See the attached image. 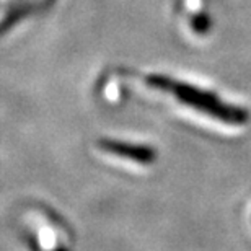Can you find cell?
<instances>
[{
	"label": "cell",
	"mask_w": 251,
	"mask_h": 251,
	"mask_svg": "<svg viewBox=\"0 0 251 251\" xmlns=\"http://www.w3.org/2000/svg\"><path fill=\"white\" fill-rule=\"evenodd\" d=\"M149 83L155 88L163 90V92L173 93L186 106L194 108L196 111L207 114V116L217 119L224 124L243 126L250 121V113L245 108L225 103L217 95L207 92V90L181 82H173V80L163 77V75H152L149 78Z\"/></svg>",
	"instance_id": "6da1fadb"
},
{
	"label": "cell",
	"mask_w": 251,
	"mask_h": 251,
	"mask_svg": "<svg viewBox=\"0 0 251 251\" xmlns=\"http://www.w3.org/2000/svg\"><path fill=\"white\" fill-rule=\"evenodd\" d=\"M100 147L106 152H111L118 157L132 160L137 163H153L157 158V153L152 147H145V145H134V144H126V142H118V140H101Z\"/></svg>",
	"instance_id": "7a4b0ae2"
},
{
	"label": "cell",
	"mask_w": 251,
	"mask_h": 251,
	"mask_svg": "<svg viewBox=\"0 0 251 251\" xmlns=\"http://www.w3.org/2000/svg\"><path fill=\"white\" fill-rule=\"evenodd\" d=\"M193 29L199 34H205L210 29V18L207 13L199 12L193 17Z\"/></svg>",
	"instance_id": "3957f363"
},
{
	"label": "cell",
	"mask_w": 251,
	"mask_h": 251,
	"mask_svg": "<svg viewBox=\"0 0 251 251\" xmlns=\"http://www.w3.org/2000/svg\"><path fill=\"white\" fill-rule=\"evenodd\" d=\"M57 251H65V250H62V248H59V250H57Z\"/></svg>",
	"instance_id": "277c9868"
}]
</instances>
